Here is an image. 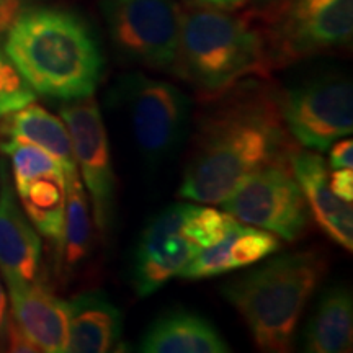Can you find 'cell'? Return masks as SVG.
<instances>
[{
    "mask_svg": "<svg viewBox=\"0 0 353 353\" xmlns=\"http://www.w3.org/2000/svg\"><path fill=\"white\" fill-rule=\"evenodd\" d=\"M6 345L8 352H17V353H37L39 352L38 347L30 341L26 335L21 332V329L15 324V321L12 319L8 322V330H7V339Z\"/></svg>",
    "mask_w": 353,
    "mask_h": 353,
    "instance_id": "obj_25",
    "label": "cell"
},
{
    "mask_svg": "<svg viewBox=\"0 0 353 353\" xmlns=\"http://www.w3.org/2000/svg\"><path fill=\"white\" fill-rule=\"evenodd\" d=\"M43 244L17 198L8 165L0 159V273L7 285L37 280Z\"/></svg>",
    "mask_w": 353,
    "mask_h": 353,
    "instance_id": "obj_12",
    "label": "cell"
},
{
    "mask_svg": "<svg viewBox=\"0 0 353 353\" xmlns=\"http://www.w3.org/2000/svg\"><path fill=\"white\" fill-rule=\"evenodd\" d=\"M100 7L114 50L125 59L172 70L182 21L175 0H101Z\"/></svg>",
    "mask_w": 353,
    "mask_h": 353,
    "instance_id": "obj_7",
    "label": "cell"
},
{
    "mask_svg": "<svg viewBox=\"0 0 353 353\" xmlns=\"http://www.w3.org/2000/svg\"><path fill=\"white\" fill-rule=\"evenodd\" d=\"M37 99V92L26 83L10 61L0 54V118L26 107Z\"/></svg>",
    "mask_w": 353,
    "mask_h": 353,
    "instance_id": "obj_22",
    "label": "cell"
},
{
    "mask_svg": "<svg viewBox=\"0 0 353 353\" xmlns=\"http://www.w3.org/2000/svg\"><path fill=\"white\" fill-rule=\"evenodd\" d=\"M70 136L79 176L90 198L92 216L100 234H107L114 214V174L108 134L94 95L70 100L61 107Z\"/></svg>",
    "mask_w": 353,
    "mask_h": 353,
    "instance_id": "obj_10",
    "label": "cell"
},
{
    "mask_svg": "<svg viewBox=\"0 0 353 353\" xmlns=\"http://www.w3.org/2000/svg\"><path fill=\"white\" fill-rule=\"evenodd\" d=\"M123 334V312L101 291H87L68 301L69 353L113 352Z\"/></svg>",
    "mask_w": 353,
    "mask_h": 353,
    "instance_id": "obj_16",
    "label": "cell"
},
{
    "mask_svg": "<svg viewBox=\"0 0 353 353\" xmlns=\"http://www.w3.org/2000/svg\"><path fill=\"white\" fill-rule=\"evenodd\" d=\"M10 316L39 352L64 353L68 348V301L41 281L7 285Z\"/></svg>",
    "mask_w": 353,
    "mask_h": 353,
    "instance_id": "obj_13",
    "label": "cell"
},
{
    "mask_svg": "<svg viewBox=\"0 0 353 353\" xmlns=\"http://www.w3.org/2000/svg\"><path fill=\"white\" fill-rule=\"evenodd\" d=\"M21 208L34 229L57 245L63 236L65 211V174L50 172L13 185Z\"/></svg>",
    "mask_w": 353,
    "mask_h": 353,
    "instance_id": "obj_20",
    "label": "cell"
},
{
    "mask_svg": "<svg viewBox=\"0 0 353 353\" xmlns=\"http://www.w3.org/2000/svg\"><path fill=\"white\" fill-rule=\"evenodd\" d=\"M280 241V237L265 229L237 223L224 239L201 249L179 276L201 280L250 267L278 252Z\"/></svg>",
    "mask_w": 353,
    "mask_h": 353,
    "instance_id": "obj_15",
    "label": "cell"
},
{
    "mask_svg": "<svg viewBox=\"0 0 353 353\" xmlns=\"http://www.w3.org/2000/svg\"><path fill=\"white\" fill-rule=\"evenodd\" d=\"M198 120L180 196L221 205L244 180L267 167L291 169L298 151L280 110V92L249 77L214 99Z\"/></svg>",
    "mask_w": 353,
    "mask_h": 353,
    "instance_id": "obj_1",
    "label": "cell"
},
{
    "mask_svg": "<svg viewBox=\"0 0 353 353\" xmlns=\"http://www.w3.org/2000/svg\"><path fill=\"white\" fill-rule=\"evenodd\" d=\"M245 2L250 3V8H252V15H262V13L272 10L273 7H276L281 0H245Z\"/></svg>",
    "mask_w": 353,
    "mask_h": 353,
    "instance_id": "obj_28",
    "label": "cell"
},
{
    "mask_svg": "<svg viewBox=\"0 0 353 353\" xmlns=\"http://www.w3.org/2000/svg\"><path fill=\"white\" fill-rule=\"evenodd\" d=\"M353 342V299L345 286H332L324 293L304 332L309 353H345Z\"/></svg>",
    "mask_w": 353,
    "mask_h": 353,
    "instance_id": "obj_19",
    "label": "cell"
},
{
    "mask_svg": "<svg viewBox=\"0 0 353 353\" xmlns=\"http://www.w3.org/2000/svg\"><path fill=\"white\" fill-rule=\"evenodd\" d=\"M280 110L294 143L325 152L353 131V88L343 76H319L280 92Z\"/></svg>",
    "mask_w": 353,
    "mask_h": 353,
    "instance_id": "obj_8",
    "label": "cell"
},
{
    "mask_svg": "<svg viewBox=\"0 0 353 353\" xmlns=\"http://www.w3.org/2000/svg\"><path fill=\"white\" fill-rule=\"evenodd\" d=\"M291 174L307 201L309 213L334 242L353 250V208L329 187L327 164L317 152L296 151L291 161Z\"/></svg>",
    "mask_w": 353,
    "mask_h": 353,
    "instance_id": "obj_14",
    "label": "cell"
},
{
    "mask_svg": "<svg viewBox=\"0 0 353 353\" xmlns=\"http://www.w3.org/2000/svg\"><path fill=\"white\" fill-rule=\"evenodd\" d=\"M92 247L90 203L79 172L65 175L64 228L57 244V265L70 275L88 257Z\"/></svg>",
    "mask_w": 353,
    "mask_h": 353,
    "instance_id": "obj_21",
    "label": "cell"
},
{
    "mask_svg": "<svg viewBox=\"0 0 353 353\" xmlns=\"http://www.w3.org/2000/svg\"><path fill=\"white\" fill-rule=\"evenodd\" d=\"M144 353H228L231 347L219 330L192 311H169L149 325L139 343Z\"/></svg>",
    "mask_w": 353,
    "mask_h": 353,
    "instance_id": "obj_17",
    "label": "cell"
},
{
    "mask_svg": "<svg viewBox=\"0 0 353 353\" xmlns=\"http://www.w3.org/2000/svg\"><path fill=\"white\" fill-rule=\"evenodd\" d=\"M8 322H10V307H8L7 293L0 280V345H6Z\"/></svg>",
    "mask_w": 353,
    "mask_h": 353,
    "instance_id": "obj_27",
    "label": "cell"
},
{
    "mask_svg": "<svg viewBox=\"0 0 353 353\" xmlns=\"http://www.w3.org/2000/svg\"><path fill=\"white\" fill-rule=\"evenodd\" d=\"M190 203L167 206L149 221L141 234L132 263V285L141 298L151 296L200 252L187 231Z\"/></svg>",
    "mask_w": 353,
    "mask_h": 353,
    "instance_id": "obj_11",
    "label": "cell"
},
{
    "mask_svg": "<svg viewBox=\"0 0 353 353\" xmlns=\"http://www.w3.org/2000/svg\"><path fill=\"white\" fill-rule=\"evenodd\" d=\"M254 19L263 21L260 32L270 70L280 69L347 46L353 34V0H281Z\"/></svg>",
    "mask_w": 353,
    "mask_h": 353,
    "instance_id": "obj_5",
    "label": "cell"
},
{
    "mask_svg": "<svg viewBox=\"0 0 353 353\" xmlns=\"http://www.w3.org/2000/svg\"><path fill=\"white\" fill-rule=\"evenodd\" d=\"M329 165L330 169H352L353 167V141L341 138L330 145Z\"/></svg>",
    "mask_w": 353,
    "mask_h": 353,
    "instance_id": "obj_23",
    "label": "cell"
},
{
    "mask_svg": "<svg viewBox=\"0 0 353 353\" xmlns=\"http://www.w3.org/2000/svg\"><path fill=\"white\" fill-rule=\"evenodd\" d=\"M0 139H17L38 145L59 162L65 175L79 172L64 121L33 101L2 117Z\"/></svg>",
    "mask_w": 353,
    "mask_h": 353,
    "instance_id": "obj_18",
    "label": "cell"
},
{
    "mask_svg": "<svg viewBox=\"0 0 353 353\" xmlns=\"http://www.w3.org/2000/svg\"><path fill=\"white\" fill-rule=\"evenodd\" d=\"M132 138L148 164H161L183 143L192 101L179 87L132 72L114 87Z\"/></svg>",
    "mask_w": 353,
    "mask_h": 353,
    "instance_id": "obj_6",
    "label": "cell"
},
{
    "mask_svg": "<svg viewBox=\"0 0 353 353\" xmlns=\"http://www.w3.org/2000/svg\"><path fill=\"white\" fill-rule=\"evenodd\" d=\"M329 187L341 200L353 201V172L352 169H332L329 175Z\"/></svg>",
    "mask_w": 353,
    "mask_h": 353,
    "instance_id": "obj_24",
    "label": "cell"
},
{
    "mask_svg": "<svg viewBox=\"0 0 353 353\" xmlns=\"http://www.w3.org/2000/svg\"><path fill=\"white\" fill-rule=\"evenodd\" d=\"M200 3H206V6L223 8V10H236V8L242 7L245 0H196Z\"/></svg>",
    "mask_w": 353,
    "mask_h": 353,
    "instance_id": "obj_29",
    "label": "cell"
},
{
    "mask_svg": "<svg viewBox=\"0 0 353 353\" xmlns=\"http://www.w3.org/2000/svg\"><path fill=\"white\" fill-rule=\"evenodd\" d=\"M221 208L239 223L265 229L288 242L303 236L311 216L301 187L285 167L255 172L221 203Z\"/></svg>",
    "mask_w": 353,
    "mask_h": 353,
    "instance_id": "obj_9",
    "label": "cell"
},
{
    "mask_svg": "<svg viewBox=\"0 0 353 353\" xmlns=\"http://www.w3.org/2000/svg\"><path fill=\"white\" fill-rule=\"evenodd\" d=\"M6 54L37 94L64 101L94 95L103 74L92 30L61 8L19 13L7 30Z\"/></svg>",
    "mask_w": 353,
    "mask_h": 353,
    "instance_id": "obj_2",
    "label": "cell"
},
{
    "mask_svg": "<svg viewBox=\"0 0 353 353\" xmlns=\"http://www.w3.org/2000/svg\"><path fill=\"white\" fill-rule=\"evenodd\" d=\"M20 0H0V33L7 32L8 26L19 15Z\"/></svg>",
    "mask_w": 353,
    "mask_h": 353,
    "instance_id": "obj_26",
    "label": "cell"
},
{
    "mask_svg": "<svg viewBox=\"0 0 353 353\" xmlns=\"http://www.w3.org/2000/svg\"><path fill=\"white\" fill-rule=\"evenodd\" d=\"M324 273L325 260L316 250L281 254L228 281L223 294L244 317L260 350L285 353Z\"/></svg>",
    "mask_w": 353,
    "mask_h": 353,
    "instance_id": "obj_4",
    "label": "cell"
},
{
    "mask_svg": "<svg viewBox=\"0 0 353 353\" xmlns=\"http://www.w3.org/2000/svg\"><path fill=\"white\" fill-rule=\"evenodd\" d=\"M172 72L210 100L249 77L270 74L263 37L252 17L193 3L182 8Z\"/></svg>",
    "mask_w": 353,
    "mask_h": 353,
    "instance_id": "obj_3",
    "label": "cell"
}]
</instances>
